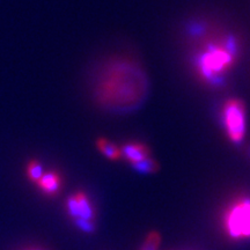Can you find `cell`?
<instances>
[{"label": "cell", "mask_w": 250, "mask_h": 250, "mask_svg": "<svg viewBox=\"0 0 250 250\" xmlns=\"http://www.w3.org/2000/svg\"><path fill=\"white\" fill-rule=\"evenodd\" d=\"M224 228L232 239L250 237V198L234 202L224 217Z\"/></svg>", "instance_id": "obj_3"}, {"label": "cell", "mask_w": 250, "mask_h": 250, "mask_svg": "<svg viewBox=\"0 0 250 250\" xmlns=\"http://www.w3.org/2000/svg\"><path fill=\"white\" fill-rule=\"evenodd\" d=\"M161 237L158 232H151L146 236L145 242L142 247V250H158L159 245H160Z\"/></svg>", "instance_id": "obj_11"}, {"label": "cell", "mask_w": 250, "mask_h": 250, "mask_svg": "<svg viewBox=\"0 0 250 250\" xmlns=\"http://www.w3.org/2000/svg\"><path fill=\"white\" fill-rule=\"evenodd\" d=\"M36 184L45 195H56L62 187V179L56 171H46L42 174Z\"/></svg>", "instance_id": "obj_7"}, {"label": "cell", "mask_w": 250, "mask_h": 250, "mask_svg": "<svg viewBox=\"0 0 250 250\" xmlns=\"http://www.w3.org/2000/svg\"><path fill=\"white\" fill-rule=\"evenodd\" d=\"M224 127L228 139L233 143H241L246 133V108L242 101L229 99L223 109Z\"/></svg>", "instance_id": "obj_4"}, {"label": "cell", "mask_w": 250, "mask_h": 250, "mask_svg": "<svg viewBox=\"0 0 250 250\" xmlns=\"http://www.w3.org/2000/svg\"><path fill=\"white\" fill-rule=\"evenodd\" d=\"M67 212L76 220L77 226L83 232L90 233L94 230L93 204L83 192H77L67 199Z\"/></svg>", "instance_id": "obj_5"}, {"label": "cell", "mask_w": 250, "mask_h": 250, "mask_svg": "<svg viewBox=\"0 0 250 250\" xmlns=\"http://www.w3.org/2000/svg\"><path fill=\"white\" fill-rule=\"evenodd\" d=\"M236 44L233 40L208 45L197 62L199 76L206 81H217L235 62Z\"/></svg>", "instance_id": "obj_2"}, {"label": "cell", "mask_w": 250, "mask_h": 250, "mask_svg": "<svg viewBox=\"0 0 250 250\" xmlns=\"http://www.w3.org/2000/svg\"><path fill=\"white\" fill-rule=\"evenodd\" d=\"M27 174L30 181H33V182L36 183L43 174L42 165H41L39 161L31 160L27 166Z\"/></svg>", "instance_id": "obj_10"}, {"label": "cell", "mask_w": 250, "mask_h": 250, "mask_svg": "<svg viewBox=\"0 0 250 250\" xmlns=\"http://www.w3.org/2000/svg\"><path fill=\"white\" fill-rule=\"evenodd\" d=\"M132 167L137 171H139V173H142V174H151V173H154V171L158 170L159 166H158V164H156V161L153 160L151 156H149V158L138 162V164L132 165Z\"/></svg>", "instance_id": "obj_9"}, {"label": "cell", "mask_w": 250, "mask_h": 250, "mask_svg": "<svg viewBox=\"0 0 250 250\" xmlns=\"http://www.w3.org/2000/svg\"><path fill=\"white\" fill-rule=\"evenodd\" d=\"M146 93V80L138 66L130 62L110 64L100 78L96 96L103 105L131 108L142 101Z\"/></svg>", "instance_id": "obj_1"}, {"label": "cell", "mask_w": 250, "mask_h": 250, "mask_svg": "<svg viewBox=\"0 0 250 250\" xmlns=\"http://www.w3.org/2000/svg\"><path fill=\"white\" fill-rule=\"evenodd\" d=\"M122 158L129 161L131 166L149 158V149L142 143H127L121 147Z\"/></svg>", "instance_id": "obj_6"}, {"label": "cell", "mask_w": 250, "mask_h": 250, "mask_svg": "<svg viewBox=\"0 0 250 250\" xmlns=\"http://www.w3.org/2000/svg\"><path fill=\"white\" fill-rule=\"evenodd\" d=\"M96 147L105 158L110 159V160H118L122 158L121 147H118L114 143L109 142L108 139L99 138L96 142Z\"/></svg>", "instance_id": "obj_8"}]
</instances>
